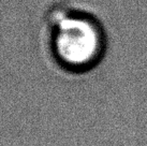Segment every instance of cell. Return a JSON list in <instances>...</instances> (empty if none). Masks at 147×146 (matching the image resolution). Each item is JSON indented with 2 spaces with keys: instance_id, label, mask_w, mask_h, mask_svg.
I'll return each mask as SVG.
<instances>
[{
  "instance_id": "6da1fadb",
  "label": "cell",
  "mask_w": 147,
  "mask_h": 146,
  "mask_svg": "<svg viewBox=\"0 0 147 146\" xmlns=\"http://www.w3.org/2000/svg\"><path fill=\"white\" fill-rule=\"evenodd\" d=\"M102 46L98 26L85 16L70 15L57 23L54 52L65 68L80 71L92 67L100 58Z\"/></svg>"
}]
</instances>
